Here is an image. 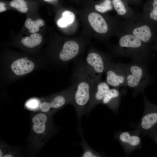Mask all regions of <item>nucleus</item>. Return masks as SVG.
Returning <instances> with one entry per match:
<instances>
[{"label": "nucleus", "mask_w": 157, "mask_h": 157, "mask_svg": "<svg viewBox=\"0 0 157 157\" xmlns=\"http://www.w3.org/2000/svg\"><path fill=\"white\" fill-rule=\"evenodd\" d=\"M155 48L157 50V44L155 46Z\"/></svg>", "instance_id": "obj_30"}, {"label": "nucleus", "mask_w": 157, "mask_h": 157, "mask_svg": "<svg viewBox=\"0 0 157 157\" xmlns=\"http://www.w3.org/2000/svg\"><path fill=\"white\" fill-rule=\"evenodd\" d=\"M144 110L137 129L143 135H148L157 125V105L150 101L144 96Z\"/></svg>", "instance_id": "obj_3"}, {"label": "nucleus", "mask_w": 157, "mask_h": 157, "mask_svg": "<svg viewBox=\"0 0 157 157\" xmlns=\"http://www.w3.org/2000/svg\"><path fill=\"white\" fill-rule=\"evenodd\" d=\"M34 66V63L31 61L25 58H21L13 62L10 67L16 75L22 76L32 72Z\"/></svg>", "instance_id": "obj_11"}, {"label": "nucleus", "mask_w": 157, "mask_h": 157, "mask_svg": "<svg viewBox=\"0 0 157 157\" xmlns=\"http://www.w3.org/2000/svg\"><path fill=\"white\" fill-rule=\"evenodd\" d=\"M3 155V153L1 150H0V157H2Z\"/></svg>", "instance_id": "obj_29"}, {"label": "nucleus", "mask_w": 157, "mask_h": 157, "mask_svg": "<svg viewBox=\"0 0 157 157\" xmlns=\"http://www.w3.org/2000/svg\"><path fill=\"white\" fill-rule=\"evenodd\" d=\"M33 131L36 133L41 134L45 131V124L37 123L34 124L33 126Z\"/></svg>", "instance_id": "obj_23"}, {"label": "nucleus", "mask_w": 157, "mask_h": 157, "mask_svg": "<svg viewBox=\"0 0 157 157\" xmlns=\"http://www.w3.org/2000/svg\"><path fill=\"white\" fill-rule=\"evenodd\" d=\"M157 144V125L148 134Z\"/></svg>", "instance_id": "obj_24"}, {"label": "nucleus", "mask_w": 157, "mask_h": 157, "mask_svg": "<svg viewBox=\"0 0 157 157\" xmlns=\"http://www.w3.org/2000/svg\"><path fill=\"white\" fill-rule=\"evenodd\" d=\"M9 4L10 6L22 13H26L28 10L27 3L24 0H13Z\"/></svg>", "instance_id": "obj_19"}, {"label": "nucleus", "mask_w": 157, "mask_h": 157, "mask_svg": "<svg viewBox=\"0 0 157 157\" xmlns=\"http://www.w3.org/2000/svg\"><path fill=\"white\" fill-rule=\"evenodd\" d=\"M140 133L136 129L131 131H120L116 134L115 137L122 146L125 154H129L141 147Z\"/></svg>", "instance_id": "obj_5"}, {"label": "nucleus", "mask_w": 157, "mask_h": 157, "mask_svg": "<svg viewBox=\"0 0 157 157\" xmlns=\"http://www.w3.org/2000/svg\"><path fill=\"white\" fill-rule=\"evenodd\" d=\"M119 45L120 48L126 49L129 50L128 53L134 54L138 53L139 50L142 48V41L133 35L126 34L122 37L119 41Z\"/></svg>", "instance_id": "obj_9"}, {"label": "nucleus", "mask_w": 157, "mask_h": 157, "mask_svg": "<svg viewBox=\"0 0 157 157\" xmlns=\"http://www.w3.org/2000/svg\"><path fill=\"white\" fill-rule=\"evenodd\" d=\"M110 60L95 52H90L84 63L88 69L94 75L100 77L110 62Z\"/></svg>", "instance_id": "obj_6"}, {"label": "nucleus", "mask_w": 157, "mask_h": 157, "mask_svg": "<svg viewBox=\"0 0 157 157\" xmlns=\"http://www.w3.org/2000/svg\"><path fill=\"white\" fill-rule=\"evenodd\" d=\"M113 6L119 15H124L126 12V5L123 0H112Z\"/></svg>", "instance_id": "obj_20"}, {"label": "nucleus", "mask_w": 157, "mask_h": 157, "mask_svg": "<svg viewBox=\"0 0 157 157\" xmlns=\"http://www.w3.org/2000/svg\"><path fill=\"white\" fill-rule=\"evenodd\" d=\"M41 110L44 112H48L51 108L50 104L48 102H43L40 106Z\"/></svg>", "instance_id": "obj_25"}, {"label": "nucleus", "mask_w": 157, "mask_h": 157, "mask_svg": "<svg viewBox=\"0 0 157 157\" xmlns=\"http://www.w3.org/2000/svg\"><path fill=\"white\" fill-rule=\"evenodd\" d=\"M148 63V61L133 60L127 64L122 63L126 75L127 86L133 90L134 95L143 92L151 83Z\"/></svg>", "instance_id": "obj_2"}, {"label": "nucleus", "mask_w": 157, "mask_h": 157, "mask_svg": "<svg viewBox=\"0 0 157 157\" xmlns=\"http://www.w3.org/2000/svg\"><path fill=\"white\" fill-rule=\"evenodd\" d=\"M101 80V77L92 73L83 62L80 63L74 69L72 78L74 90L71 104L75 110L79 122L85 114L96 84Z\"/></svg>", "instance_id": "obj_1"}, {"label": "nucleus", "mask_w": 157, "mask_h": 157, "mask_svg": "<svg viewBox=\"0 0 157 157\" xmlns=\"http://www.w3.org/2000/svg\"><path fill=\"white\" fill-rule=\"evenodd\" d=\"M104 73L106 82L115 88L127 86L126 75L122 63L110 62Z\"/></svg>", "instance_id": "obj_4"}, {"label": "nucleus", "mask_w": 157, "mask_h": 157, "mask_svg": "<svg viewBox=\"0 0 157 157\" xmlns=\"http://www.w3.org/2000/svg\"><path fill=\"white\" fill-rule=\"evenodd\" d=\"M47 119V116L44 114L39 113L34 116L32 119L34 124L37 123L45 124Z\"/></svg>", "instance_id": "obj_22"}, {"label": "nucleus", "mask_w": 157, "mask_h": 157, "mask_svg": "<svg viewBox=\"0 0 157 157\" xmlns=\"http://www.w3.org/2000/svg\"><path fill=\"white\" fill-rule=\"evenodd\" d=\"M133 34L144 42L150 41L152 36V33L149 27L144 25L134 28L132 31Z\"/></svg>", "instance_id": "obj_13"}, {"label": "nucleus", "mask_w": 157, "mask_h": 157, "mask_svg": "<svg viewBox=\"0 0 157 157\" xmlns=\"http://www.w3.org/2000/svg\"><path fill=\"white\" fill-rule=\"evenodd\" d=\"M113 6L112 0H103L100 3L96 4L94 8L97 11L103 13L111 10Z\"/></svg>", "instance_id": "obj_18"}, {"label": "nucleus", "mask_w": 157, "mask_h": 157, "mask_svg": "<svg viewBox=\"0 0 157 157\" xmlns=\"http://www.w3.org/2000/svg\"><path fill=\"white\" fill-rule=\"evenodd\" d=\"M37 104V102L35 101H33L29 103L28 105L32 107H34L36 106Z\"/></svg>", "instance_id": "obj_27"}, {"label": "nucleus", "mask_w": 157, "mask_h": 157, "mask_svg": "<svg viewBox=\"0 0 157 157\" xmlns=\"http://www.w3.org/2000/svg\"><path fill=\"white\" fill-rule=\"evenodd\" d=\"M42 41V37L38 33H34L31 34L30 36L26 37L21 40L22 44L29 48H33L38 45Z\"/></svg>", "instance_id": "obj_14"}, {"label": "nucleus", "mask_w": 157, "mask_h": 157, "mask_svg": "<svg viewBox=\"0 0 157 157\" xmlns=\"http://www.w3.org/2000/svg\"><path fill=\"white\" fill-rule=\"evenodd\" d=\"M75 19L74 14L69 10H66L62 13V17L57 21V25L60 28H65L74 22Z\"/></svg>", "instance_id": "obj_15"}, {"label": "nucleus", "mask_w": 157, "mask_h": 157, "mask_svg": "<svg viewBox=\"0 0 157 157\" xmlns=\"http://www.w3.org/2000/svg\"><path fill=\"white\" fill-rule=\"evenodd\" d=\"M44 24V22L42 19H38L34 21L28 18L25 21L24 25L30 33H34L38 31L39 27L43 26Z\"/></svg>", "instance_id": "obj_16"}, {"label": "nucleus", "mask_w": 157, "mask_h": 157, "mask_svg": "<svg viewBox=\"0 0 157 157\" xmlns=\"http://www.w3.org/2000/svg\"><path fill=\"white\" fill-rule=\"evenodd\" d=\"M110 89L109 85L106 81H102L101 80L98 81L95 85L85 114L88 115L96 106L102 103Z\"/></svg>", "instance_id": "obj_7"}, {"label": "nucleus", "mask_w": 157, "mask_h": 157, "mask_svg": "<svg viewBox=\"0 0 157 157\" xmlns=\"http://www.w3.org/2000/svg\"><path fill=\"white\" fill-rule=\"evenodd\" d=\"M5 4L2 2H0V12H2L5 11L6 9L5 6Z\"/></svg>", "instance_id": "obj_26"}, {"label": "nucleus", "mask_w": 157, "mask_h": 157, "mask_svg": "<svg viewBox=\"0 0 157 157\" xmlns=\"http://www.w3.org/2000/svg\"><path fill=\"white\" fill-rule=\"evenodd\" d=\"M79 50L80 46L77 42L72 40L67 41L59 53V58L63 62L68 63L76 57Z\"/></svg>", "instance_id": "obj_8"}, {"label": "nucleus", "mask_w": 157, "mask_h": 157, "mask_svg": "<svg viewBox=\"0 0 157 157\" xmlns=\"http://www.w3.org/2000/svg\"><path fill=\"white\" fill-rule=\"evenodd\" d=\"M150 3L151 10L149 17L151 19L157 21V0H150Z\"/></svg>", "instance_id": "obj_21"}, {"label": "nucleus", "mask_w": 157, "mask_h": 157, "mask_svg": "<svg viewBox=\"0 0 157 157\" xmlns=\"http://www.w3.org/2000/svg\"><path fill=\"white\" fill-rule=\"evenodd\" d=\"M4 157H13V156L10 154H6L4 155Z\"/></svg>", "instance_id": "obj_28"}, {"label": "nucleus", "mask_w": 157, "mask_h": 157, "mask_svg": "<svg viewBox=\"0 0 157 157\" xmlns=\"http://www.w3.org/2000/svg\"><path fill=\"white\" fill-rule=\"evenodd\" d=\"M88 20L92 28L100 33H106L108 29V25L103 17L99 14L92 12L89 14Z\"/></svg>", "instance_id": "obj_12"}, {"label": "nucleus", "mask_w": 157, "mask_h": 157, "mask_svg": "<svg viewBox=\"0 0 157 157\" xmlns=\"http://www.w3.org/2000/svg\"><path fill=\"white\" fill-rule=\"evenodd\" d=\"M121 96L118 88L110 89L104 98L102 104L106 105L115 114L118 110Z\"/></svg>", "instance_id": "obj_10"}, {"label": "nucleus", "mask_w": 157, "mask_h": 157, "mask_svg": "<svg viewBox=\"0 0 157 157\" xmlns=\"http://www.w3.org/2000/svg\"><path fill=\"white\" fill-rule=\"evenodd\" d=\"M81 135L82 136V140L81 142L80 143V144L83 147V153L81 156L82 157H99L102 156L103 155L95 151L88 145L86 142L83 136L82 135Z\"/></svg>", "instance_id": "obj_17"}, {"label": "nucleus", "mask_w": 157, "mask_h": 157, "mask_svg": "<svg viewBox=\"0 0 157 157\" xmlns=\"http://www.w3.org/2000/svg\"><path fill=\"white\" fill-rule=\"evenodd\" d=\"M45 1H50V0H44Z\"/></svg>", "instance_id": "obj_31"}]
</instances>
